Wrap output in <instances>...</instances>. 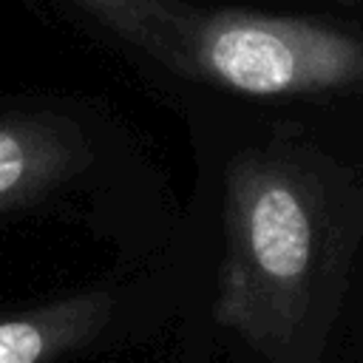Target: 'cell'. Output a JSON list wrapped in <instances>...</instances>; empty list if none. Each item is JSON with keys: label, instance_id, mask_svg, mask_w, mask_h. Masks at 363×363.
<instances>
[{"label": "cell", "instance_id": "3", "mask_svg": "<svg viewBox=\"0 0 363 363\" xmlns=\"http://www.w3.org/2000/svg\"><path fill=\"white\" fill-rule=\"evenodd\" d=\"M91 164L82 128L57 113L0 116V213L40 204Z\"/></svg>", "mask_w": 363, "mask_h": 363}, {"label": "cell", "instance_id": "1", "mask_svg": "<svg viewBox=\"0 0 363 363\" xmlns=\"http://www.w3.org/2000/svg\"><path fill=\"white\" fill-rule=\"evenodd\" d=\"M340 167L272 139L224 173V255L216 323L267 363H312L354 247Z\"/></svg>", "mask_w": 363, "mask_h": 363}, {"label": "cell", "instance_id": "6", "mask_svg": "<svg viewBox=\"0 0 363 363\" xmlns=\"http://www.w3.org/2000/svg\"><path fill=\"white\" fill-rule=\"evenodd\" d=\"M335 3H340V6H354L357 0H335Z\"/></svg>", "mask_w": 363, "mask_h": 363}, {"label": "cell", "instance_id": "5", "mask_svg": "<svg viewBox=\"0 0 363 363\" xmlns=\"http://www.w3.org/2000/svg\"><path fill=\"white\" fill-rule=\"evenodd\" d=\"M111 34L150 57L164 26L193 0H74Z\"/></svg>", "mask_w": 363, "mask_h": 363}, {"label": "cell", "instance_id": "4", "mask_svg": "<svg viewBox=\"0 0 363 363\" xmlns=\"http://www.w3.org/2000/svg\"><path fill=\"white\" fill-rule=\"evenodd\" d=\"M113 295L74 292L0 318V363H54L88 346L111 320Z\"/></svg>", "mask_w": 363, "mask_h": 363}, {"label": "cell", "instance_id": "2", "mask_svg": "<svg viewBox=\"0 0 363 363\" xmlns=\"http://www.w3.org/2000/svg\"><path fill=\"white\" fill-rule=\"evenodd\" d=\"M150 60L182 79L258 99L363 91V28L312 14L190 3L164 26Z\"/></svg>", "mask_w": 363, "mask_h": 363}]
</instances>
